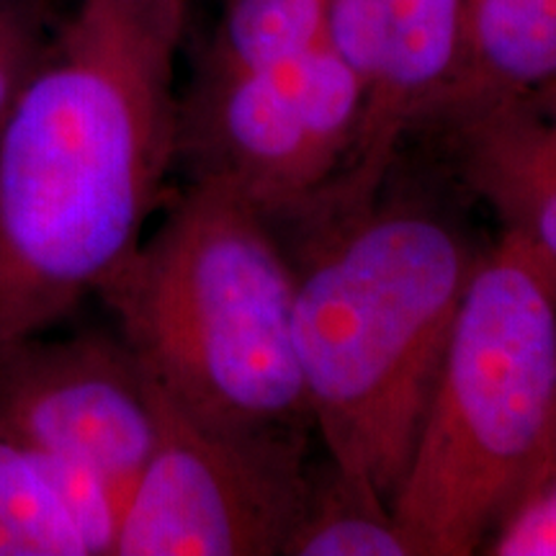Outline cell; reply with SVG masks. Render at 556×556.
<instances>
[{"label":"cell","mask_w":556,"mask_h":556,"mask_svg":"<svg viewBox=\"0 0 556 556\" xmlns=\"http://www.w3.org/2000/svg\"><path fill=\"white\" fill-rule=\"evenodd\" d=\"M0 430L101 471L127 505L155 448V397L122 338L41 332L0 345Z\"/></svg>","instance_id":"cell-7"},{"label":"cell","mask_w":556,"mask_h":556,"mask_svg":"<svg viewBox=\"0 0 556 556\" xmlns=\"http://www.w3.org/2000/svg\"><path fill=\"white\" fill-rule=\"evenodd\" d=\"M556 407V312L507 242L471 268L389 513L409 556H469L516 500Z\"/></svg>","instance_id":"cell-4"},{"label":"cell","mask_w":556,"mask_h":556,"mask_svg":"<svg viewBox=\"0 0 556 556\" xmlns=\"http://www.w3.org/2000/svg\"><path fill=\"white\" fill-rule=\"evenodd\" d=\"M364 90L328 37L253 70L197 65L180 93L178 157L266 217L315 208L356 144Z\"/></svg>","instance_id":"cell-5"},{"label":"cell","mask_w":556,"mask_h":556,"mask_svg":"<svg viewBox=\"0 0 556 556\" xmlns=\"http://www.w3.org/2000/svg\"><path fill=\"white\" fill-rule=\"evenodd\" d=\"M294 287L266 214L199 176L96 296L150 384L186 415L229 430H307Z\"/></svg>","instance_id":"cell-3"},{"label":"cell","mask_w":556,"mask_h":556,"mask_svg":"<svg viewBox=\"0 0 556 556\" xmlns=\"http://www.w3.org/2000/svg\"><path fill=\"white\" fill-rule=\"evenodd\" d=\"M289 556H409L389 507L368 505L336 479L312 490L309 505L291 533Z\"/></svg>","instance_id":"cell-12"},{"label":"cell","mask_w":556,"mask_h":556,"mask_svg":"<svg viewBox=\"0 0 556 556\" xmlns=\"http://www.w3.org/2000/svg\"><path fill=\"white\" fill-rule=\"evenodd\" d=\"M152 397L155 448L124 505L114 556L283 554L315 490L304 430L217 428L155 387Z\"/></svg>","instance_id":"cell-6"},{"label":"cell","mask_w":556,"mask_h":556,"mask_svg":"<svg viewBox=\"0 0 556 556\" xmlns=\"http://www.w3.org/2000/svg\"><path fill=\"white\" fill-rule=\"evenodd\" d=\"M420 208L343 217L294 287V351L332 479L389 507L413 456L471 268Z\"/></svg>","instance_id":"cell-2"},{"label":"cell","mask_w":556,"mask_h":556,"mask_svg":"<svg viewBox=\"0 0 556 556\" xmlns=\"http://www.w3.org/2000/svg\"><path fill=\"white\" fill-rule=\"evenodd\" d=\"M330 0H222L199 65L253 70L309 50L325 39Z\"/></svg>","instance_id":"cell-10"},{"label":"cell","mask_w":556,"mask_h":556,"mask_svg":"<svg viewBox=\"0 0 556 556\" xmlns=\"http://www.w3.org/2000/svg\"><path fill=\"white\" fill-rule=\"evenodd\" d=\"M189 0H75L0 124V345L41 336L144 238L178 157Z\"/></svg>","instance_id":"cell-1"},{"label":"cell","mask_w":556,"mask_h":556,"mask_svg":"<svg viewBox=\"0 0 556 556\" xmlns=\"http://www.w3.org/2000/svg\"><path fill=\"white\" fill-rule=\"evenodd\" d=\"M495 552L505 556H556V490L518 513L505 528Z\"/></svg>","instance_id":"cell-14"},{"label":"cell","mask_w":556,"mask_h":556,"mask_svg":"<svg viewBox=\"0 0 556 556\" xmlns=\"http://www.w3.org/2000/svg\"><path fill=\"white\" fill-rule=\"evenodd\" d=\"M492 204H497L505 214H516L518 219H523L533 240L556 258V186L510 193Z\"/></svg>","instance_id":"cell-15"},{"label":"cell","mask_w":556,"mask_h":556,"mask_svg":"<svg viewBox=\"0 0 556 556\" xmlns=\"http://www.w3.org/2000/svg\"><path fill=\"white\" fill-rule=\"evenodd\" d=\"M62 16L58 0H0V124L45 60Z\"/></svg>","instance_id":"cell-13"},{"label":"cell","mask_w":556,"mask_h":556,"mask_svg":"<svg viewBox=\"0 0 556 556\" xmlns=\"http://www.w3.org/2000/svg\"><path fill=\"white\" fill-rule=\"evenodd\" d=\"M548 86H556V0H464L454 78L426 122L448 127Z\"/></svg>","instance_id":"cell-9"},{"label":"cell","mask_w":556,"mask_h":556,"mask_svg":"<svg viewBox=\"0 0 556 556\" xmlns=\"http://www.w3.org/2000/svg\"><path fill=\"white\" fill-rule=\"evenodd\" d=\"M462 29L464 0H330L325 37L356 73L364 111L351 157L317 206L336 217L374 206L400 139L454 78Z\"/></svg>","instance_id":"cell-8"},{"label":"cell","mask_w":556,"mask_h":556,"mask_svg":"<svg viewBox=\"0 0 556 556\" xmlns=\"http://www.w3.org/2000/svg\"><path fill=\"white\" fill-rule=\"evenodd\" d=\"M0 556H90L34 451L0 430Z\"/></svg>","instance_id":"cell-11"}]
</instances>
